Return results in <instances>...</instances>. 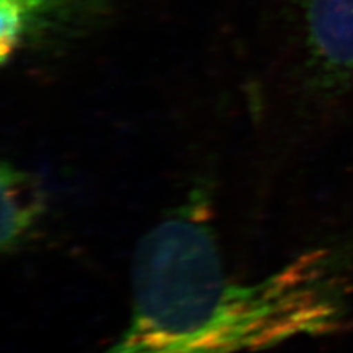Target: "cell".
<instances>
[{
  "label": "cell",
  "mask_w": 353,
  "mask_h": 353,
  "mask_svg": "<svg viewBox=\"0 0 353 353\" xmlns=\"http://www.w3.org/2000/svg\"><path fill=\"white\" fill-rule=\"evenodd\" d=\"M211 202L194 192L143 236L127 325L97 353H255L339 330L349 265L314 248L252 281L225 267Z\"/></svg>",
  "instance_id": "obj_1"
},
{
  "label": "cell",
  "mask_w": 353,
  "mask_h": 353,
  "mask_svg": "<svg viewBox=\"0 0 353 353\" xmlns=\"http://www.w3.org/2000/svg\"><path fill=\"white\" fill-rule=\"evenodd\" d=\"M2 250H18L36 230L44 201L40 185L31 174L12 163L2 165Z\"/></svg>",
  "instance_id": "obj_4"
},
{
  "label": "cell",
  "mask_w": 353,
  "mask_h": 353,
  "mask_svg": "<svg viewBox=\"0 0 353 353\" xmlns=\"http://www.w3.org/2000/svg\"><path fill=\"white\" fill-rule=\"evenodd\" d=\"M302 32L307 65L319 80L353 83V0H305Z\"/></svg>",
  "instance_id": "obj_3"
},
{
  "label": "cell",
  "mask_w": 353,
  "mask_h": 353,
  "mask_svg": "<svg viewBox=\"0 0 353 353\" xmlns=\"http://www.w3.org/2000/svg\"><path fill=\"white\" fill-rule=\"evenodd\" d=\"M102 14L99 0H0V62L79 39Z\"/></svg>",
  "instance_id": "obj_2"
}]
</instances>
